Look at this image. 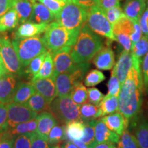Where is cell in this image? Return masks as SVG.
<instances>
[{"label": "cell", "mask_w": 148, "mask_h": 148, "mask_svg": "<svg viewBox=\"0 0 148 148\" xmlns=\"http://www.w3.org/2000/svg\"><path fill=\"white\" fill-rule=\"evenodd\" d=\"M140 64L138 60L133 57V65L121 84L118 96L119 111L124 116L127 125L138 115L142 104L143 82Z\"/></svg>", "instance_id": "6da1fadb"}, {"label": "cell", "mask_w": 148, "mask_h": 148, "mask_svg": "<svg viewBox=\"0 0 148 148\" xmlns=\"http://www.w3.org/2000/svg\"><path fill=\"white\" fill-rule=\"evenodd\" d=\"M103 47L102 40L85 23L80 31L76 41L71 47V54L75 64L87 62Z\"/></svg>", "instance_id": "7a4b0ae2"}, {"label": "cell", "mask_w": 148, "mask_h": 148, "mask_svg": "<svg viewBox=\"0 0 148 148\" xmlns=\"http://www.w3.org/2000/svg\"><path fill=\"white\" fill-rule=\"evenodd\" d=\"M78 34V32L68 30L55 21L48 24L42 40L47 50L51 52L66 46L73 47Z\"/></svg>", "instance_id": "3957f363"}, {"label": "cell", "mask_w": 148, "mask_h": 148, "mask_svg": "<svg viewBox=\"0 0 148 148\" xmlns=\"http://www.w3.org/2000/svg\"><path fill=\"white\" fill-rule=\"evenodd\" d=\"M88 10V9L68 0L55 19L68 30L79 33L86 21Z\"/></svg>", "instance_id": "277c9868"}, {"label": "cell", "mask_w": 148, "mask_h": 148, "mask_svg": "<svg viewBox=\"0 0 148 148\" xmlns=\"http://www.w3.org/2000/svg\"><path fill=\"white\" fill-rule=\"evenodd\" d=\"M89 67L88 62H82L75 64L69 71L58 74L55 78L57 97L70 96L73 88L82 83Z\"/></svg>", "instance_id": "5b68a950"}, {"label": "cell", "mask_w": 148, "mask_h": 148, "mask_svg": "<svg viewBox=\"0 0 148 148\" xmlns=\"http://www.w3.org/2000/svg\"><path fill=\"white\" fill-rule=\"evenodd\" d=\"M12 43L23 66H28L32 59L47 51L40 35L29 38H13Z\"/></svg>", "instance_id": "8992f818"}, {"label": "cell", "mask_w": 148, "mask_h": 148, "mask_svg": "<svg viewBox=\"0 0 148 148\" xmlns=\"http://www.w3.org/2000/svg\"><path fill=\"white\" fill-rule=\"evenodd\" d=\"M80 105L74 101L70 96L58 97L49 104V112L58 122L66 125L73 121H82L79 113Z\"/></svg>", "instance_id": "52a82bcc"}, {"label": "cell", "mask_w": 148, "mask_h": 148, "mask_svg": "<svg viewBox=\"0 0 148 148\" xmlns=\"http://www.w3.org/2000/svg\"><path fill=\"white\" fill-rule=\"evenodd\" d=\"M86 23L92 32L99 36L115 40L112 25L109 22L104 10L99 5L88 9Z\"/></svg>", "instance_id": "ba28073f"}, {"label": "cell", "mask_w": 148, "mask_h": 148, "mask_svg": "<svg viewBox=\"0 0 148 148\" xmlns=\"http://www.w3.org/2000/svg\"><path fill=\"white\" fill-rule=\"evenodd\" d=\"M0 56L8 73L21 77L24 74L23 66L7 35L0 36Z\"/></svg>", "instance_id": "9c48e42d"}, {"label": "cell", "mask_w": 148, "mask_h": 148, "mask_svg": "<svg viewBox=\"0 0 148 148\" xmlns=\"http://www.w3.org/2000/svg\"><path fill=\"white\" fill-rule=\"evenodd\" d=\"M112 29L116 41L123 47L124 50L130 51L132 47L130 34L134 29V21L125 14L112 26Z\"/></svg>", "instance_id": "30bf717a"}, {"label": "cell", "mask_w": 148, "mask_h": 148, "mask_svg": "<svg viewBox=\"0 0 148 148\" xmlns=\"http://www.w3.org/2000/svg\"><path fill=\"white\" fill-rule=\"evenodd\" d=\"M37 112L29 109L23 103L10 102L8 103V129L15 127L19 123L34 119Z\"/></svg>", "instance_id": "8fae6325"}, {"label": "cell", "mask_w": 148, "mask_h": 148, "mask_svg": "<svg viewBox=\"0 0 148 148\" xmlns=\"http://www.w3.org/2000/svg\"><path fill=\"white\" fill-rule=\"evenodd\" d=\"M71 47L66 46L51 52L54 65L53 76L55 78L58 74L69 71L75 66V63L71 54Z\"/></svg>", "instance_id": "7c38bea8"}, {"label": "cell", "mask_w": 148, "mask_h": 148, "mask_svg": "<svg viewBox=\"0 0 148 148\" xmlns=\"http://www.w3.org/2000/svg\"><path fill=\"white\" fill-rule=\"evenodd\" d=\"M19 77L6 73L0 77V103L8 104L12 101L18 84L21 82Z\"/></svg>", "instance_id": "4fadbf2b"}, {"label": "cell", "mask_w": 148, "mask_h": 148, "mask_svg": "<svg viewBox=\"0 0 148 148\" xmlns=\"http://www.w3.org/2000/svg\"><path fill=\"white\" fill-rule=\"evenodd\" d=\"M30 82L34 85L36 91L45 97L49 104L57 97L54 77L30 80Z\"/></svg>", "instance_id": "5bb4252c"}, {"label": "cell", "mask_w": 148, "mask_h": 148, "mask_svg": "<svg viewBox=\"0 0 148 148\" xmlns=\"http://www.w3.org/2000/svg\"><path fill=\"white\" fill-rule=\"evenodd\" d=\"M37 129L36 132L40 137L47 140L49 133L55 125L58 124V121L53 114L49 111H44L37 114Z\"/></svg>", "instance_id": "9a60e30c"}, {"label": "cell", "mask_w": 148, "mask_h": 148, "mask_svg": "<svg viewBox=\"0 0 148 148\" xmlns=\"http://www.w3.org/2000/svg\"><path fill=\"white\" fill-rule=\"evenodd\" d=\"M47 26V23H36L29 21H26L19 25L14 32V38H29L40 35L45 32Z\"/></svg>", "instance_id": "2e32d148"}, {"label": "cell", "mask_w": 148, "mask_h": 148, "mask_svg": "<svg viewBox=\"0 0 148 148\" xmlns=\"http://www.w3.org/2000/svg\"><path fill=\"white\" fill-rule=\"evenodd\" d=\"M92 62L97 69L110 70L114 67V53L110 47H102L93 57Z\"/></svg>", "instance_id": "e0dca14e"}, {"label": "cell", "mask_w": 148, "mask_h": 148, "mask_svg": "<svg viewBox=\"0 0 148 148\" xmlns=\"http://www.w3.org/2000/svg\"><path fill=\"white\" fill-rule=\"evenodd\" d=\"M133 65V57L131 51L123 50L120 53L117 62L114 66L116 76L121 85L126 79L127 74Z\"/></svg>", "instance_id": "ac0fdd59"}, {"label": "cell", "mask_w": 148, "mask_h": 148, "mask_svg": "<svg viewBox=\"0 0 148 148\" xmlns=\"http://www.w3.org/2000/svg\"><path fill=\"white\" fill-rule=\"evenodd\" d=\"M95 137L96 143L103 142H112L117 143L119 141V135L110 130L101 119L97 120L95 125Z\"/></svg>", "instance_id": "d6986e66"}, {"label": "cell", "mask_w": 148, "mask_h": 148, "mask_svg": "<svg viewBox=\"0 0 148 148\" xmlns=\"http://www.w3.org/2000/svg\"><path fill=\"white\" fill-rule=\"evenodd\" d=\"M54 19V14L45 5H43L40 2H36V0H35L34 3H33L32 12L29 21L36 23L49 24Z\"/></svg>", "instance_id": "ffe728a7"}, {"label": "cell", "mask_w": 148, "mask_h": 148, "mask_svg": "<svg viewBox=\"0 0 148 148\" xmlns=\"http://www.w3.org/2000/svg\"><path fill=\"white\" fill-rule=\"evenodd\" d=\"M110 130L113 131L121 136L122 133L128 125L125 121L124 116L121 112H116L114 113L103 116L100 119Z\"/></svg>", "instance_id": "44dd1931"}, {"label": "cell", "mask_w": 148, "mask_h": 148, "mask_svg": "<svg viewBox=\"0 0 148 148\" xmlns=\"http://www.w3.org/2000/svg\"><path fill=\"white\" fill-rule=\"evenodd\" d=\"M145 0H127L123 6V12L127 17L134 21H139L146 8Z\"/></svg>", "instance_id": "7402d4cb"}, {"label": "cell", "mask_w": 148, "mask_h": 148, "mask_svg": "<svg viewBox=\"0 0 148 148\" xmlns=\"http://www.w3.org/2000/svg\"><path fill=\"white\" fill-rule=\"evenodd\" d=\"M36 92L34 85L31 82H20L14 92L12 101L17 103H25Z\"/></svg>", "instance_id": "603a6c76"}, {"label": "cell", "mask_w": 148, "mask_h": 148, "mask_svg": "<svg viewBox=\"0 0 148 148\" xmlns=\"http://www.w3.org/2000/svg\"><path fill=\"white\" fill-rule=\"evenodd\" d=\"M18 23V14L13 7L0 17V32L12 30L16 28Z\"/></svg>", "instance_id": "cb8c5ba5"}, {"label": "cell", "mask_w": 148, "mask_h": 148, "mask_svg": "<svg viewBox=\"0 0 148 148\" xmlns=\"http://www.w3.org/2000/svg\"><path fill=\"white\" fill-rule=\"evenodd\" d=\"M35 0H18L14 5L20 23L28 21L32 12L33 3Z\"/></svg>", "instance_id": "d4e9b609"}, {"label": "cell", "mask_w": 148, "mask_h": 148, "mask_svg": "<svg viewBox=\"0 0 148 148\" xmlns=\"http://www.w3.org/2000/svg\"><path fill=\"white\" fill-rule=\"evenodd\" d=\"M79 113L83 122L96 119L99 116H102V110L100 107L90 102L84 103L81 105Z\"/></svg>", "instance_id": "484cf974"}, {"label": "cell", "mask_w": 148, "mask_h": 148, "mask_svg": "<svg viewBox=\"0 0 148 148\" xmlns=\"http://www.w3.org/2000/svg\"><path fill=\"white\" fill-rule=\"evenodd\" d=\"M23 104L37 113L49 110V104L45 99V98L42 97L38 92H35L34 95Z\"/></svg>", "instance_id": "4316f807"}, {"label": "cell", "mask_w": 148, "mask_h": 148, "mask_svg": "<svg viewBox=\"0 0 148 148\" xmlns=\"http://www.w3.org/2000/svg\"><path fill=\"white\" fill-rule=\"evenodd\" d=\"M53 71H54V65H53L52 56H51V51L48 50L39 71L30 80L53 77Z\"/></svg>", "instance_id": "83f0119b"}, {"label": "cell", "mask_w": 148, "mask_h": 148, "mask_svg": "<svg viewBox=\"0 0 148 148\" xmlns=\"http://www.w3.org/2000/svg\"><path fill=\"white\" fill-rule=\"evenodd\" d=\"M84 123L82 121H73L66 125V140H80L84 133Z\"/></svg>", "instance_id": "f1b7e54d"}, {"label": "cell", "mask_w": 148, "mask_h": 148, "mask_svg": "<svg viewBox=\"0 0 148 148\" xmlns=\"http://www.w3.org/2000/svg\"><path fill=\"white\" fill-rule=\"evenodd\" d=\"M97 120L84 121V133L79 140L83 142L88 148H93L97 145L95 137V125Z\"/></svg>", "instance_id": "f546056e"}, {"label": "cell", "mask_w": 148, "mask_h": 148, "mask_svg": "<svg viewBox=\"0 0 148 148\" xmlns=\"http://www.w3.org/2000/svg\"><path fill=\"white\" fill-rule=\"evenodd\" d=\"M99 106L102 110V116L119 111L118 96L106 95L99 103Z\"/></svg>", "instance_id": "4dcf8cb0"}, {"label": "cell", "mask_w": 148, "mask_h": 148, "mask_svg": "<svg viewBox=\"0 0 148 148\" xmlns=\"http://www.w3.org/2000/svg\"><path fill=\"white\" fill-rule=\"evenodd\" d=\"M132 56L136 58L141 63L143 57L148 52V36L143 35L137 42L131 47Z\"/></svg>", "instance_id": "1f68e13d"}, {"label": "cell", "mask_w": 148, "mask_h": 148, "mask_svg": "<svg viewBox=\"0 0 148 148\" xmlns=\"http://www.w3.org/2000/svg\"><path fill=\"white\" fill-rule=\"evenodd\" d=\"M37 129V120L36 118L29 121L23 122L16 125L15 127L12 128L8 129V132L12 136H15L16 135H19L22 134H26L29 132H34L36 131Z\"/></svg>", "instance_id": "d6a6232c"}, {"label": "cell", "mask_w": 148, "mask_h": 148, "mask_svg": "<svg viewBox=\"0 0 148 148\" xmlns=\"http://www.w3.org/2000/svg\"><path fill=\"white\" fill-rule=\"evenodd\" d=\"M66 140V125H55L51 130L47 136V140L51 145H59L61 142Z\"/></svg>", "instance_id": "836d02e7"}, {"label": "cell", "mask_w": 148, "mask_h": 148, "mask_svg": "<svg viewBox=\"0 0 148 148\" xmlns=\"http://www.w3.org/2000/svg\"><path fill=\"white\" fill-rule=\"evenodd\" d=\"M136 138L140 148H148V123L140 122L136 127Z\"/></svg>", "instance_id": "e575fe53"}, {"label": "cell", "mask_w": 148, "mask_h": 148, "mask_svg": "<svg viewBox=\"0 0 148 148\" xmlns=\"http://www.w3.org/2000/svg\"><path fill=\"white\" fill-rule=\"evenodd\" d=\"M106 77L102 72L98 69H92L88 72L84 77V85L88 87L96 86L99 83L103 82Z\"/></svg>", "instance_id": "d590c367"}, {"label": "cell", "mask_w": 148, "mask_h": 148, "mask_svg": "<svg viewBox=\"0 0 148 148\" xmlns=\"http://www.w3.org/2000/svg\"><path fill=\"white\" fill-rule=\"evenodd\" d=\"M70 97L77 104L82 105L88 100L87 88L82 84V82L80 83L73 88Z\"/></svg>", "instance_id": "8d00e7d4"}, {"label": "cell", "mask_w": 148, "mask_h": 148, "mask_svg": "<svg viewBox=\"0 0 148 148\" xmlns=\"http://www.w3.org/2000/svg\"><path fill=\"white\" fill-rule=\"evenodd\" d=\"M118 143V147L120 148H140L136 138L131 134L127 129L122 133Z\"/></svg>", "instance_id": "74e56055"}, {"label": "cell", "mask_w": 148, "mask_h": 148, "mask_svg": "<svg viewBox=\"0 0 148 148\" xmlns=\"http://www.w3.org/2000/svg\"><path fill=\"white\" fill-rule=\"evenodd\" d=\"M47 51L42 53L41 54L35 57L34 59H32V60L29 62L28 66H27V69L26 70L25 73L29 75V77H31V79L34 76H35L38 73V72L39 71L40 67L42 66V62H43L44 60H45Z\"/></svg>", "instance_id": "f35d334b"}, {"label": "cell", "mask_w": 148, "mask_h": 148, "mask_svg": "<svg viewBox=\"0 0 148 148\" xmlns=\"http://www.w3.org/2000/svg\"><path fill=\"white\" fill-rule=\"evenodd\" d=\"M35 132H29L14 136V148H31Z\"/></svg>", "instance_id": "ab89813d"}, {"label": "cell", "mask_w": 148, "mask_h": 148, "mask_svg": "<svg viewBox=\"0 0 148 148\" xmlns=\"http://www.w3.org/2000/svg\"><path fill=\"white\" fill-rule=\"evenodd\" d=\"M121 86V85L116 76L115 68L113 67L111 72L110 79L108 82V93L106 95L119 96Z\"/></svg>", "instance_id": "60d3db41"}, {"label": "cell", "mask_w": 148, "mask_h": 148, "mask_svg": "<svg viewBox=\"0 0 148 148\" xmlns=\"http://www.w3.org/2000/svg\"><path fill=\"white\" fill-rule=\"evenodd\" d=\"M38 1L45 5L54 14L55 18L68 1L66 0H38Z\"/></svg>", "instance_id": "b9f144b4"}, {"label": "cell", "mask_w": 148, "mask_h": 148, "mask_svg": "<svg viewBox=\"0 0 148 148\" xmlns=\"http://www.w3.org/2000/svg\"><path fill=\"white\" fill-rule=\"evenodd\" d=\"M108 21L113 26L116 22L121 18L123 15H125L123 9L120 6L112 7L104 11Z\"/></svg>", "instance_id": "7bdbcfd3"}, {"label": "cell", "mask_w": 148, "mask_h": 148, "mask_svg": "<svg viewBox=\"0 0 148 148\" xmlns=\"http://www.w3.org/2000/svg\"><path fill=\"white\" fill-rule=\"evenodd\" d=\"M8 130V104L0 103V132Z\"/></svg>", "instance_id": "ee69618b"}, {"label": "cell", "mask_w": 148, "mask_h": 148, "mask_svg": "<svg viewBox=\"0 0 148 148\" xmlns=\"http://www.w3.org/2000/svg\"><path fill=\"white\" fill-rule=\"evenodd\" d=\"M88 99L90 103L99 106V103L104 97V95L98 88L92 87L87 89Z\"/></svg>", "instance_id": "f6af8a7d"}, {"label": "cell", "mask_w": 148, "mask_h": 148, "mask_svg": "<svg viewBox=\"0 0 148 148\" xmlns=\"http://www.w3.org/2000/svg\"><path fill=\"white\" fill-rule=\"evenodd\" d=\"M31 148H60L59 145H51L35 132Z\"/></svg>", "instance_id": "bcb514c9"}, {"label": "cell", "mask_w": 148, "mask_h": 148, "mask_svg": "<svg viewBox=\"0 0 148 148\" xmlns=\"http://www.w3.org/2000/svg\"><path fill=\"white\" fill-rule=\"evenodd\" d=\"M14 136H12L8 131L2 132L0 136V148H14Z\"/></svg>", "instance_id": "7dc6e473"}, {"label": "cell", "mask_w": 148, "mask_h": 148, "mask_svg": "<svg viewBox=\"0 0 148 148\" xmlns=\"http://www.w3.org/2000/svg\"><path fill=\"white\" fill-rule=\"evenodd\" d=\"M18 0H0V17L13 8Z\"/></svg>", "instance_id": "c3c4849f"}, {"label": "cell", "mask_w": 148, "mask_h": 148, "mask_svg": "<svg viewBox=\"0 0 148 148\" xmlns=\"http://www.w3.org/2000/svg\"><path fill=\"white\" fill-rule=\"evenodd\" d=\"M139 24L143 35L148 36V7L145 8L142 15L140 16Z\"/></svg>", "instance_id": "681fc988"}, {"label": "cell", "mask_w": 148, "mask_h": 148, "mask_svg": "<svg viewBox=\"0 0 148 148\" xmlns=\"http://www.w3.org/2000/svg\"><path fill=\"white\" fill-rule=\"evenodd\" d=\"M134 21V29L133 32L130 34V39L132 42V46L134 45L136 42H137L140 39V37L143 36L142 34V30L140 28V25L139 24V21Z\"/></svg>", "instance_id": "f907efd6"}, {"label": "cell", "mask_w": 148, "mask_h": 148, "mask_svg": "<svg viewBox=\"0 0 148 148\" xmlns=\"http://www.w3.org/2000/svg\"><path fill=\"white\" fill-rule=\"evenodd\" d=\"M75 3L81 6L89 9L95 5H98L100 3V0H71Z\"/></svg>", "instance_id": "816d5d0a"}, {"label": "cell", "mask_w": 148, "mask_h": 148, "mask_svg": "<svg viewBox=\"0 0 148 148\" xmlns=\"http://www.w3.org/2000/svg\"><path fill=\"white\" fill-rule=\"evenodd\" d=\"M142 70L143 72V83L145 87L148 85V52L146 53L145 56L143 57L142 60Z\"/></svg>", "instance_id": "f5cc1de1"}, {"label": "cell", "mask_w": 148, "mask_h": 148, "mask_svg": "<svg viewBox=\"0 0 148 148\" xmlns=\"http://www.w3.org/2000/svg\"><path fill=\"white\" fill-rule=\"evenodd\" d=\"M99 5L103 10L115 6H120L119 0H100Z\"/></svg>", "instance_id": "db71d44e"}, {"label": "cell", "mask_w": 148, "mask_h": 148, "mask_svg": "<svg viewBox=\"0 0 148 148\" xmlns=\"http://www.w3.org/2000/svg\"><path fill=\"white\" fill-rule=\"evenodd\" d=\"M93 148H115V145L112 142H103L97 143Z\"/></svg>", "instance_id": "11a10c76"}, {"label": "cell", "mask_w": 148, "mask_h": 148, "mask_svg": "<svg viewBox=\"0 0 148 148\" xmlns=\"http://www.w3.org/2000/svg\"><path fill=\"white\" fill-rule=\"evenodd\" d=\"M60 148H79L75 143L70 140H66L60 145Z\"/></svg>", "instance_id": "9f6ffc18"}, {"label": "cell", "mask_w": 148, "mask_h": 148, "mask_svg": "<svg viewBox=\"0 0 148 148\" xmlns=\"http://www.w3.org/2000/svg\"><path fill=\"white\" fill-rule=\"evenodd\" d=\"M6 73H8V72H7L6 69H5V67L4 64H3L2 59H1V56H0V77H1Z\"/></svg>", "instance_id": "6f0895ef"}, {"label": "cell", "mask_w": 148, "mask_h": 148, "mask_svg": "<svg viewBox=\"0 0 148 148\" xmlns=\"http://www.w3.org/2000/svg\"><path fill=\"white\" fill-rule=\"evenodd\" d=\"M73 143H74L77 146H78L79 148H88L83 142L79 140H73Z\"/></svg>", "instance_id": "680465c9"}, {"label": "cell", "mask_w": 148, "mask_h": 148, "mask_svg": "<svg viewBox=\"0 0 148 148\" xmlns=\"http://www.w3.org/2000/svg\"><path fill=\"white\" fill-rule=\"evenodd\" d=\"M145 1H146V5H147L148 7V0H145Z\"/></svg>", "instance_id": "91938a15"}, {"label": "cell", "mask_w": 148, "mask_h": 148, "mask_svg": "<svg viewBox=\"0 0 148 148\" xmlns=\"http://www.w3.org/2000/svg\"><path fill=\"white\" fill-rule=\"evenodd\" d=\"M146 90H147V92H148V85L147 86H146Z\"/></svg>", "instance_id": "94428289"}, {"label": "cell", "mask_w": 148, "mask_h": 148, "mask_svg": "<svg viewBox=\"0 0 148 148\" xmlns=\"http://www.w3.org/2000/svg\"><path fill=\"white\" fill-rule=\"evenodd\" d=\"M115 148H120V147H115Z\"/></svg>", "instance_id": "6125c7cd"}, {"label": "cell", "mask_w": 148, "mask_h": 148, "mask_svg": "<svg viewBox=\"0 0 148 148\" xmlns=\"http://www.w3.org/2000/svg\"><path fill=\"white\" fill-rule=\"evenodd\" d=\"M1 132H0V136H1Z\"/></svg>", "instance_id": "be15d7a7"}, {"label": "cell", "mask_w": 148, "mask_h": 148, "mask_svg": "<svg viewBox=\"0 0 148 148\" xmlns=\"http://www.w3.org/2000/svg\"><path fill=\"white\" fill-rule=\"evenodd\" d=\"M66 1H68V0H66Z\"/></svg>", "instance_id": "e7e4bbea"}]
</instances>
